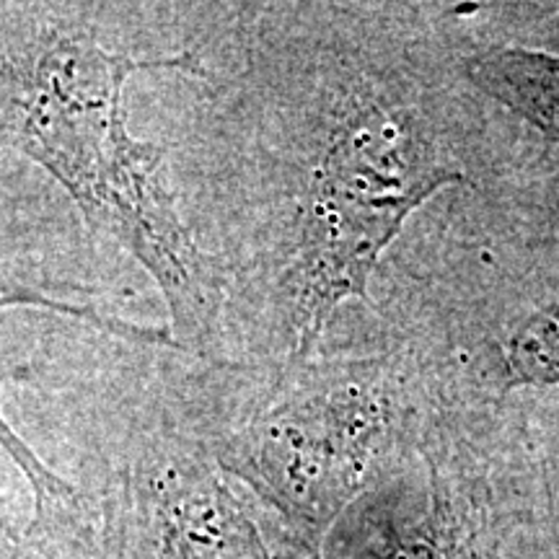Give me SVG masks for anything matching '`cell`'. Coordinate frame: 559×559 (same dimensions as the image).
<instances>
[{
    "mask_svg": "<svg viewBox=\"0 0 559 559\" xmlns=\"http://www.w3.org/2000/svg\"><path fill=\"white\" fill-rule=\"evenodd\" d=\"M194 58L169 151L223 285V366L311 358L443 192L515 130L464 73L456 3H181Z\"/></svg>",
    "mask_w": 559,
    "mask_h": 559,
    "instance_id": "6da1fadb",
    "label": "cell"
},
{
    "mask_svg": "<svg viewBox=\"0 0 559 559\" xmlns=\"http://www.w3.org/2000/svg\"><path fill=\"white\" fill-rule=\"evenodd\" d=\"M122 5L73 0L0 3V148L58 181L94 236L148 272L190 358L223 362V285L174 194L169 151L128 128L124 88L135 73L190 75L194 58L111 47Z\"/></svg>",
    "mask_w": 559,
    "mask_h": 559,
    "instance_id": "7a4b0ae2",
    "label": "cell"
},
{
    "mask_svg": "<svg viewBox=\"0 0 559 559\" xmlns=\"http://www.w3.org/2000/svg\"><path fill=\"white\" fill-rule=\"evenodd\" d=\"M370 311L449 400L559 391V164L526 138L474 185L419 210Z\"/></svg>",
    "mask_w": 559,
    "mask_h": 559,
    "instance_id": "3957f363",
    "label": "cell"
},
{
    "mask_svg": "<svg viewBox=\"0 0 559 559\" xmlns=\"http://www.w3.org/2000/svg\"><path fill=\"white\" fill-rule=\"evenodd\" d=\"M181 415L228 477L313 544L412 449L425 412L415 362L373 311L355 342L280 370L169 355Z\"/></svg>",
    "mask_w": 559,
    "mask_h": 559,
    "instance_id": "277c9868",
    "label": "cell"
},
{
    "mask_svg": "<svg viewBox=\"0 0 559 559\" xmlns=\"http://www.w3.org/2000/svg\"><path fill=\"white\" fill-rule=\"evenodd\" d=\"M83 443L79 513L26 539L29 559H321L319 544L215 464L181 415L169 358Z\"/></svg>",
    "mask_w": 559,
    "mask_h": 559,
    "instance_id": "5b68a950",
    "label": "cell"
},
{
    "mask_svg": "<svg viewBox=\"0 0 559 559\" xmlns=\"http://www.w3.org/2000/svg\"><path fill=\"white\" fill-rule=\"evenodd\" d=\"M321 559H559L523 396H430L412 449L340 515Z\"/></svg>",
    "mask_w": 559,
    "mask_h": 559,
    "instance_id": "8992f818",
    "label": "cell"
},
{
    "mask_svg": "<svg viewBox=\"0 0 559 559\" xmlns=\"http://www.w3.org/2000/svg\"><path fill=\"white\" fill-rule=\"evenodd\" d=\"M456 11L466 79L539 156L559 164V52L502 37L481 3H456Z\"/></svg>",
    "mask_w": 559,
    "mask_h": 559,
    "instance_id": "52a82bcc",
    "label": "cell"
},
{
    "mask_svg": "<svg viewBox=\"0 0 559 559\" xmlns=\"http://www.w3.org/2000/svg\"><path fill=\"white\" fill-rule=\"evenodd\" d=\"M3 309L55 311L68 319L83 321V324L94 326L99 334H107L111 340H122L128 345L185 353L179 342L174 340L171 330H164V326H140L135 321L109 317L94 300L52 290V280H41L39 275H32V272L13 267V264H0V311ZM0 451L16 466L32 492L29 526H47V523L62 519L70 510L81 506V487L73 479L55 472L39 456L29 440L19 436V430L13 428L3 412H0Z\"/></svg>",
    "mask_w": 559,
    "mask_h": 559,
    "instance_id": "ba28073f",
    "label": "cell"
},
{
    "mask_svg": "<svg viewBox=\"0 0 559 559\" xmlns=\"http://www.w3.org/2000/svg\"><path fill=\"white\" fill-rule=\"evenodd\" d=\"M559 542V391L523 396Z\"/></svg>",
    "mask_w": 559,
    "mask_h": 559,
    "instance_id": "9c48e42d",
    "label": "cell"
},
{
    "mask_svg": "<svg viewBox=\"0 0 559 559\" xmlns=\"http://www.w3.org/2000/svg\"><path fill=\"white\" fill-rule=\"evenodd\" d=\"M32 510L13 508L11 495L0 485V559H21Z\"/></svg>",
    "mask_w": 559,
    "mask_h": 559,
    "instance_id": "30bf717a",
    "label": "cell"
}]
</instances>
